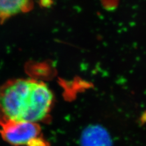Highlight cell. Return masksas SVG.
<instances>
[{
  "label": "cell",
  "instance_id": "8992f818",
  "mask_svg": "<svg viewBox=\"0 0 146 146\" xmlns=\"http://www.w3.org/2000/svg\"><path fill=\"white\" fill-rule=\"evenodd\" d=\"M26 145L27 146H49L48 141H46L40 136H38L36 137V138L32 139Z\"/></svg>",
  "mask_w": 146,
  "mask_h": 146
},
{
  "label": "cell",
  "instance_id": "7a4b0ae2",
  "mask_svg": "<svg viewBox=\"0 0 146 146\" xmlns=\"http://www.w3.org/2000/svg\"><path fill=\"white\" fill-rule=\"evenodd\" d=\"M0 127L3 139L13 146L27 145L39 136L41 131L36 123L26 121H0Z\"/></svg>",
  "mask_w": 146,
  "mask_h": 146
},
{
  "label": "cell",
  "instance_id": "3957f363",
  "mask_svg": "<svg viewBox=\"0 0 146 146\" xmlns=\"http://www.w3.org/2000/svg\"><path fill=\"white\" fill-rule=\"evenodd\" d=\"M52 99V93L47 85L35 80L25 121L36 123L43 121L49 111Z\"/></svg>",
  "mask_w": 146,
  "mask_h": 146
},
{
  "label": "cell",
  "instance_id": "6da1fadb",
  "mask_svg": "<svg viewBox=\"0 0 146 146\" xmlns=\"http://www.w3.org/2000/svg\"><path fill=\"white\" fill-rule=\"evenodd\" d=\"M35 80L16 79L0 88V121H25Z\"/></svg>",
  "mask_w": 146,
  "mask_h": 146
},
{
  "label": "cell",
  "instance_id": "5b68a950",
  "mask_svg": "<svg viewBox=\"0 0 146 146\" xmlns=\"http://www.w3.org/2000/svg\"><path fill=\"white\" fill-rule=\"evenodd\" d=\"M33 2L26 0H0V21L20 13L26 12L33 8Z\"/></svg>",
  "mask_w": 146,
  "mask_h": 146
},
{
  "label": "cell",
  "instance_id": "277c9868",
  "mask_svg": "<svg viewBox=\"0 0 146 146\" xmlns=\"http://www.w3.org/2000/svg\"><path fill=\"white\" fill-rule=\"evenodd\" d=\"M81 146H112V139L108 131L99 125H91L82 131Z\"/></svg>",
  "mask_w": 146,
  "mask_h": 146
}]
</instances>
